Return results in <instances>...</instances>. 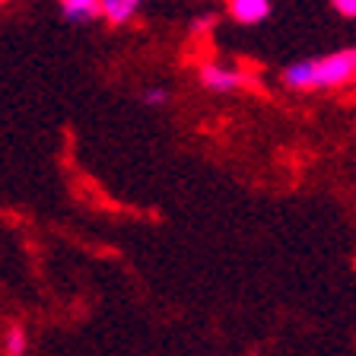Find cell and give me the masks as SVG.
Masks as SVG:
<instances>
[{"label": "cell", "mask_w": 356, "mask_h": 356, "mask_svg": "<svg viewBox=\"0 0 356 356\" xmlns=\"http://www.w3.org/2000/svg\"><path fill=\"white\" fill-rule=\"evenodd\" d=\"M283 86L309 92V89H337L356 80V48L321 54L315 60H296L280 74Z\"/></svg>", "instance_id": "1"}, {"label": "cell", "mask_w": 356, "mask_h": 356, "mask_svg": "<svg viewBox=\"0 0 356 356\" xmlns=\"http://www.w3.org/2000/svg\"><path fill=\"white\" fill-rule=\"evenodd\" d=\"M197 83L210 92H232L242 86H254V76L238 70V67H226V64H200L197 67Z\"/></svg>", "instance_id": "2"}, {"label": "cell", "mask_w": 356, "mask_h": 356, "mask_svg": "<svg viewBox=\"0 0 356 356\" xmlns=\"http://www.w3.org/2000/svg\"><path fill=\"white\" fill-rule=\"evenodd\" d=\"M226 10L238 26H258L270 16V0H226Z\"/></svg>", "instance_id": "3"}, {"label": "cell", "mask_w": 356, "mask_h": 356, "mask_svg": "<svg viewBox=\"0 0 356 356\" xmlns=\"http://www.w3.org/2000/svg\"><path fill=\"white\" fill-rule=\"evenodd\" d=\"M60 13L67 22H92L96 16H102V0H58Z\"/></svg>", "instance_id": "4"}, {"label": "cell", "mask_w": 356, "mask_h": 356, "mask_svg": "<svg viewBox=\"0 0 356 356\" xmlns=\"http://www.w3.org/2000/svg\"><path fill=\"white\" fill-rule=\"evenodd\" d=\"M147 0H102V16L111 26H124L143 10Z\"/></svg>", "instance_id": "5"}, {"label": "cell", "mask_w": 356, "mask_h": 356, "mask_svg": "<svg viewBox=\"0 0 356 356\" xmlns=\"http://www.w3.org/2000/svg\"><path fill=\"white\" fill-rule=\"evenodd\" d=\"M0 350H3V356H26V350H29V334H26V327L10 325L7 334H3Z\"/></svg>", "instance_id": "6"}, {"label": "cell", "mask_w": 356, "mask_h": 356, "mask_svg": "<svg viewBox=\"0 0 356 356\" xmlns=\"http://www.w3.org/2000/svg\"><path fill=\"white\" fill-rule=\"evenodd\" d=\"M169 89L165 86H147L140 92V102L147 105V108H163V105H169Z\"/></svg>", "instance_id": "7"}, {"label": "cell", "mask_w": 356, "mask_h": 356, "mask_svg": "<svg viewBox=\"0 0 356 356\" xmlns=\"http://www.w3.org/2000/svg\"><path fill=\"white\" fill-rule=\"evenodd\" d=\"M213 26H216V16L213 13H200L197 19L191 22V35H207Z\"/></svg>", "instance_id": "8"}, {"label": "cell", "mask_w": 356, "mask_h": 356, "mask_svg": "<svg viewBox=\"0 0 356 356\" xmlns=\"http://www.w3.org/2000/svg\"><path fill=\"white\" fill-rule=\"evenodd\" d=\"M331 3H334V10H337L341 16H350V19L356 16V0H331Z\"/></svg>", "instance_id": "9"}, {"label": "cell", "mask_w": 356, "mask_h": 356, "mask_svg": "<svg viewBox=\"0 0 356 356\" xmlns=\"http://www.w3.org/2000/svg\"><path fill=\"white\" fill-rule=\"evenodd\" d=\"M0 3H3V0H0Z\"/></svg>", "instance_id": "10"}]
</instances>
